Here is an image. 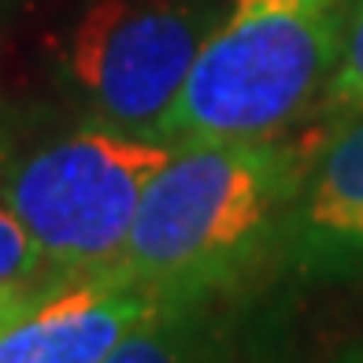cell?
Listing matches in <instances>:
<instances>
[{"instance_id":"8fae6325","label":"cell","mask_w":363,"mask_h":363,"mask_svg":"<svg viewBox=\"0 0 363 363\" xmlns=\"http://www.w3.org/2000/svg\"><path fill=\"white\" fill-rule=\"evenodd\" d=\"M326 363H363V337L359 341H349L341 352H334Z\"/></svg>"},{"instance_id":"ba28073f","label":"cell","mask_w":363,"mask_h":363,"mask_svg":"<svg viewBox=\"0 0 363 363\" xmlns=\"http://www.w3.org/2000/svg\"><path fill=\"white\" fill-rule=\"evenodd\" d=\"M363 111V0H352L349 23H345L341 52L334 63L326 89H323V115L326 119H349Z\"/></svg>"},{"instance_id":"30bf717a","label":"cell","mask_w":363,"mask_h":363,"mask_svg":"<svg viewBox=\"0 0 363 363\" xmlns=\"http://www.w3.org/2000/svg\"><path fill=\"white\" fill-rule=\"evenodd\" d=\"M63 278H74V274H52V278H45V282H38V286H26V289H11V293H0V334L19 319V315H26L30 308H34L38 301H45L48 293H52Z\"/></svg>"},{"instance_id":"277c9868","label":"cell","mask_w":363,"mask_h":363,"mask_svg":"<svg viewBox=\"0 0 363 363\" xmlns=\"http://www.w3.org/2000/svg\"><path fill=\"white\" fill-rule=\"evenodd\" d=\"M223 11L219 0H96L63 45V82L89 123L160 141Z\"/></svg>"},{"instance_id":"52a82bcc","label":"cell","mask_w":363,"mask_h":363,"mask_svg":"<svg viewBox=\"0 0 363 363\" xmlns=\"http://www.w3.org/2000/svg\"><path fill=\"white\" fill-rule=\"evenodd\" d=\"M219 304H160L104 363H238Z\"/></svg>"},{"instance_id":"8992f818","label":"cell","mask_w":363,"mask_h":363,"mask_svg":"<svg viewBox=\"0 0 363 363\" xmlns=\"http://www.w3.org/2000/svg\"><path fill=\"white\" fill-rule=\"evenodd\" d=\"M160 301L104 267L74 274L0 334V363H104Z\"/></svg>"},{"instance_id":"3957f363","label":"cell","mask_w":363,"mask_h":363,"mask_svg":"<svg viewBox=\"0 0 363 363\" xmlns=\"http://www.w3.org/2000/svg\"><path fill=\"white\" fill-rule=\"evenodd\" d=\"M171 152L163 141L89 123L23 152L0 178V201L60 274L104 271Z\"/></svg>"},{"instance_id":"5b68a950","label":"cell","mask_w":363,"mask_h":363,"mask_svg":"<svg viewBox=\"0 0 363 363\" xmlns=\"http://www.w3.org/2000/svg\"><path fill=\"white\" fill-rule=\"evenodd\" d=\"M274 267L293 282L363 278V111L334 123L286 216Z\"/></svg>"},{"instance_id":"6da1fadb","label":"cell","mask_w":363,"mask_h":363,"mask_svg":"<svg viewBox=\"0 0 363 363\" xmlns=\"http://www.w3.org/2000/svg\"><path fill=\"white\" fill-rule=\"evenodd\" d=\"M319 148L311 141L178 145L141 196L111 263L160 304H219L274 267L278 238Z\"/></svg>"},{"instance_id":"7a4b0ae2","label":"cell","mask_w":363,"mask_h":363,"mask_svg":"<svg viewBox=\"0 0 363 363\" xmlns=\"http://www.w3.org/2000/svg\"><path fill=\"white\" fill-rule=\"evenodd\" d=\"M349 8V0H230L160 141L178 148L282 138L334 74Z\"/></svg>"},{"instance_id":"9c48e42d","label":"cell","mask_w":363,"mask_h":363,"mask_svg":"<svg viewBox=\"0 0 363 363\" xmlns=\"http://www.w3.org/2000/svg\"><path fill=\"white\" fill-rule=\"evenodd\" d=\"M52 274H60V271L45 259L38 241L30 238L26 226L11 216V208L0 201V293L38 286Z\"/></svg>"}]
</instances>
